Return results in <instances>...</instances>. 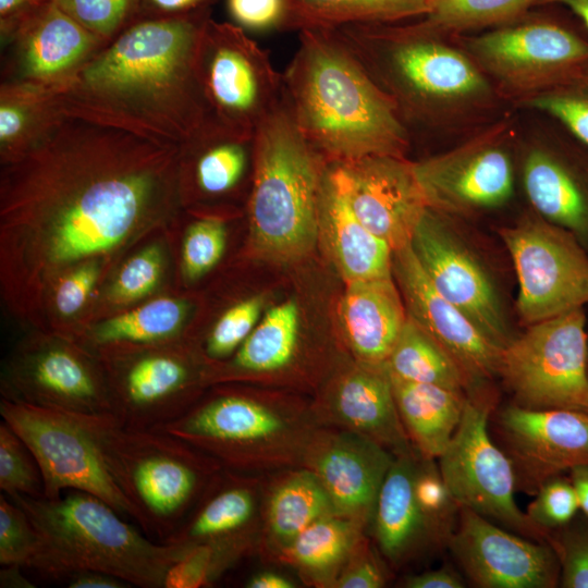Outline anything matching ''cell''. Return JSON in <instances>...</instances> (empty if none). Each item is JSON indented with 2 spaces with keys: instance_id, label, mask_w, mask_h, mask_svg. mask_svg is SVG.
I'll return each instance as SVG.
<instances>
[{
  "instance_id": "cell-51",
  "label": "cell",
  "mask_w": 588,
  "mask_h": 588,
  "mask_svg": "<svg viewBox=\"0 0 588 588\" xmlns=\"http://www.w3.org/2000/svg\"><path fill=\"white\" fill-rule=\"evenodd\" d=\"M535 494L536 498L527 505L526 515L548 535L578 514V499L569 477L559 475L549 478Z\"/></svg>"
},
{
  "instance_id": "cell-26",
  "label": "cell",
  "mask_w": 588,
  "mask_h": 588,
  "mask_svg": "<svg viewBox=\"0 0 588 588\" xmlns=\"http://www.w3.org/2000/svg\"><path fill=\"white\" fill-rule=\"evenodd\" d=\"M222 470L163 542L180 547L211 544L234 563L259 546L261 510L258 486L233 470Z\"/></svg>"
},
{
  "instance_id": "cell-54",
  "label": "cell",
  "mask_w": 588,
  "mask_h": 588,
  "mask_svg": "<svg viewBox=\"0 0 588 588\" xmlns=\"http://www.w3.org/2000/svg\"><path fill=\"white\" fill-rule=\"evenodd\" d=\"M234 24L243 29H281L286 13L285 0H226Z\"/></svg>"
},
{
  "instance_id": "cell-14",
  "label": "cell",
  "mask_w": 588,
  "mask_h": 588,
  "mask_svg": "<svg viewBox=\"0 0 588 588\" xmlns=\"http://www.w3.org/2000/svg\"><path fill=\"white\" fill-rule=\"evenodd\" d=\"M163 345L99 348L112 415L124 428L158 430L198 400L199 372L188 354Z\"/></svg>"
},
{
  "instance_id": "cell-18",
  "label": "cell",
  "mask_w": 588,
  "mask_h": 588,
  "mask_svg": "<svg viewBox=\"0 0 588 588\" xmlns=\"http://www.w3.org/2000/svg\"><path fill=\"white\" fill-rule=\"evenodd\" d=\"M358 220L392 250L411 244L429 208L406 157L369 156L327 163Z\"/></svg>"
},
{
  "instance_id": "cell-31",
  "label": "cell",
  "mask_w": 588,
  "mask_h": 588,
  "mask_svg": "<svg viewBox=\"0 0 588 588\" xmlns=\"http://www.w3.org/2000/svg\"><path fill=\"white\" fill-rule=\"evenodd\" d=\"M419 456L416 450L394 456L371 519L381 553L395 564L429 546L439 547L415 493Z\"/></svg>"
},
{
  "instance_id": "cell-55",
  "label": "cell",
  "mask_w": 588,
  "mask_h": 588,
  "mask_svg": "<svg viewBox=\"0 0 588 588\" xmlns=\"http://www.w3.org/2000/svg\"><path fill=\"white\" fill-rule=\"evenodd\" d=\"M51 0H0V39L7 42L16 30Z\"/></svg>"
},
{
  "instance_id": "cell-23",
  "label": "cell",
  "mask_w": 588,
  "mask_h": 588,
  "mask_svg": "<svg viewBox=\"0 0 588 588\" xmlns=\"http://www.w3.org/2000/svg\"><path fill=\"white\" fill-rule=\"evenodd\" d=\"M394 456L355 432L318 426L301 466L319 479L336 515L366 528L371 524L379 491Z\"/></svg>"
},
{
  "instance_id": "cell-13",
  "label": "cell",
  "mask_w": 588,
  "mask_h": 588,
  "mask_svg": "<svg viewBox=\"0 0 588 588\" xmlns=\"http://www.w3.org/2000/svg\"><path fill=\"white\" fill-rule=\"evenodd\" d=\"M492 407L487 395H467L461 422L438 457L443 480L461 507L520 536L548 541L549 535L517 506L513 464L488 432Z\"/></svg>"
},
{
  "instance_id": "cell-17",
  "label": "cell",
  "mask_w": 588,
  "mask_h": 588,
  "mask_svg": "<svg viewBox=\"0 0 588 588\" xmlns=\"http://www.w3.org/2000/svg\"><path fill=\"white\" fill-rule=\"evenodd\" d=\"M443 213L428 208L411 246L434 289L457 307L495 345L512 336L494 285Z\"/></svg>"
},
{
  "instance_id": "cell-28",
  "label": "cell",
  "mask_w": 588,
  "mask_h": 588,
  "mask_svg": "<svg viewBox=\"0 0 588 588\" xmlns=\"http://www.w3.org/2000/svg\"><path fill=\"white\" fill-rule=\"evenodd\" d=\"M318 223L319 238L346 283L393 278L392 248L358 220L327 167Z\"/></svg>"
},
{
  "instance_id": "cell-37",
  "label": "cell",
  "mask_w": 588,
  "mask_h": 588,
  "mask_svg": "<svg viewBox=\"0 0 588 588\" xmlns=\"http://www.w3.org/2000/svg\"><path fill=\"white\" fill-rule=\"evenodd\" d=\"M282 30L335 29L348 25L390 24L429 10V0H285Z\"/></svg>"
},
{
  "instance_id": "cell-33",
  "label": "cell",
  "mask_w": 588,
  "mask_h": 588,
  "mask_svg": "<svg viewBox=\"0 0 588 588\" xmlns=\"http://www.w3.org/2000/svg\"><path fill=\"white\" fill-rule=\"evenodd\" d=\"M299 309L290 299L273 306L212 379H270L286 376L301 355Z\"/></svg>"
},
{
  "instance_id": "cell-16",
  "label": "cell",
  "mask_w": 588,
  "mask_h": 588,
  "mask_svg": "<svg viewBox=\"0 0 588 588\" xmlns=\"http://www.w3.org/2000/svg\"><path fill=\"white\" fill-rule=\"evenodd\" d=\"M513 137L501 121L451 150L412 161L428 206L469 215L507 203L514 192Z\"/></svg>"
},
{
  "instance_id": "cell-61",
  "label": "cell",
  "mask_w": 588,
  "mask_h": 588,
  "mask_svg": "<svg viewBox=\"0 0 588 588\" xmlns=\"http://www.w3.org/2000/svg\"><path fill=\"white\" fill-rule=\"evenodd\" d=\"M22 568L19 566H2L1 587H33L32 583L22 576Z\"/></svg>"
},
{
  "instance_id": "cell-57",
  "label": "cell",
  "mask_w": 588,
  "mask_h": 588,
  "mask_svg": "<svg viewBox=\"0 0 588 588\" xmlns=\"http://www.w3.org/2000/svg\"><path fill=\"white\" fill-rule=\"evenodd\" d=\"M404 586L407 588H464L462 576L449 566L408 576Z\"/></svg>"
},
{
  "instance_id": "cell-22",
  "label": "cell",
  "mask_w": 588,
  "mask_h": 588,
  "mask_svg": "<svg viewBox=\"0 0 588 588\" xmlns=\"http://www.w3.org/2000/svg\"><path fill=\"white\" fill-rule=\"evenodd\" d=\"M393 277L407 316L453 357L469 383L470 394L499 376L503 348L434 289L411 244L393 252Z\"/></svg>"
},
{
  "instance_id": "cell-40",
  "label": "cell",
  "mask_w": 588,
  "mask_h": 588,
  "mask_svg": "<svg viewBox=\"0 0 588 588\" xmlns=\"http://www.w3.org/2000/svg\"><path fill=\"white\" fill-rule=\"evenodd\" d=\"M543 0H429V10L420 22L441 34L494 27L522 17Z\"/></svg>"
},
{
  "instance_id": "cell-11",
  "label": "cell",
  "mask_w": 588,
  "mask_h": 588,
  "mask_svg": "<svg viewBox=\"0 0 588 588\" xmlns=\"http://www.w3.org/2000/svg\"><path fill=\"white\" fill-rule=\"evenodd\" d=\"M2 420L28 445L42 474L45 498L70 490L96 495L138 524L114 481L93 426V416L2 400Z\"/></svg>"
},
{
  "instance_id": "cell-20",
  "label": "cell",
  "mask_w": 588,
  "mask_h": 588,
  "mask_svg": "<svg viewBox=\"0 0 588 588\" xmlns=\"http://www.w3.org/2000/svg\"><path fill=\"white\" fill-rule=\"evenodd\" d=\"M4 400L78 415H112L102 364L97 367L66 343L23 350L11 364Z\"/></svg>"
},
{
  "instance_id": "cell-62",
  "label": "cell",
  "mask_w": 588,
  "mask_h": 588,
  "mask_svg": "<svg viewBox=\"0 0 588 588\" xmlns=\"http://www.w3.org/2000/svg\"><path fill=\"white\" fill-rule=\"evenodd\" d=\"M542 3H558L567 7L588 29V0H543Z\"/></svg>"
},
{
  "instance_id": "cell-36",
  "label": "cell",
  "mask_w": 588,
  "mask_h": 588,
  "mask_svg": "<svg viewBox=\"0 0 588 588\" xmlns=\"http://www.w3.org/2000/svg\"><path fill=\"white\" fill-rule=\"evenodd\" d=\"M64 115L56 90L23 83H0V161L24 154Z\"/></svg>"
},
{
  "instance_id": "cell-1",
  "label": "cell",
  "mask_w": 588,
  "mask_h": 588,
  "mask_svg": "<svg viewBox=\"0 0 588 588\" xmlns=\"http://www.w3.org/2000/svg\"><path fill=\"white\" fill-rule=\"evenodd\" d=\"M181 205L179 146L64 114L1 163L4 303L38 321L63 274L87 262L102 266Z\"/></svg>"
},
{
  "instance_id": "cell-8",
  "label": "cell",
  "mask_w": 588,
  "mask_h": 588,
  "mask_svg": "<svg viewBox=\"0 0 588 588\" xmlns=\"http://www.w3.org/2000/svg\"><path fill=\"white\" fill-rule=\"evenodd\" d=\"M108 468L135 509L138 525L166 540L223 468L215 458L162 430L122 427L93 416Z\"/></svg>"
},
{
  "instance_id": "cell-39",
  "label": "cell",
  "mask_w": 588,
  "mask_h": 588,
  "mask_svg": "<svg viewBox=\"0 0 588 588\" xmlns=\"http://www.w3.org/2000/svg\"><path fill=\"white\" fill-rule=\"evenodd\" d=\"M186 313L184 301L159 297L99 323L90 340L98 348L166 344L177 334Z\"/></svg>"
},
{
  "instance_id": "cell-49",
  "label": "cell",
  "mask_w": 588,
  "mask_h": 588,
  "mask_svg": "<svg viewBox=\"0 0 588 588\" xmlns=\"http://www.w3.org/2000/svg\"><path fill=\"white\" fill-rule=\"evenodd\" d=\"M163 252L157 244L149 245L130 257L113 280L109 298L123 305L148 295L158 284L163 271Z\"/></svg>"
},
{
  "instance_id": "cell-41",
  "label": "cell",
  "mask_w": 588,
  "mask_h": 588,
  "mask_svg": "<svg viewBox=\"0 0 588 588\" xmlns=\"http://www.w3.org/2000/svg\"><path fill=\"white\" fill-rule=\"evenodd\" d=\"M519 103L552 117L588 147V64Z\"/></svg>"
},
{
  "instance_id": "cell-47",
  "label": "cell",
  "mask_w": 588,
  "mask_h": 588,
  "mask_svg": "<svg viewBox=\"0 0 588 588\" xmlns=\"http://www.w3.org/2000/svg\"><path fill=\"white\" fill-rule=\"evenodd\" d=\"M226 244V229L218 218L194 221L186 230L182 246V271L186 280L195 281L211 270L221 259Z\"/></svg>"
},
{
  "instance_id": "cell-4",
  "label": "cell",
  "mask_w": 588,
  "mask_h": 588,
  "mask_svg": "<svg viewBox=\"0 0 588 588\" xmlns=\"http://www.w3.org/2000/svg\"><path fill=\"white\" fill-rule=\"evenodd\" d=\"M411 127H439L486 109L498 93L464 50L421 23L335 28Z\"/></svg>"
},
{
  "instance_id": "cell-27",
  "label": "cell",
  "mask_w": 588,
  "mask_h": 588,
  "mask_svg": "<svg viewBox=\"0 0 588 588\" xmlns=\"http://www.w3.org/2000/svg\"><path fill=\"white\" fill-rule=\"evenodd\" d=\"M180 192L187 198L232 195L254 174L255 136L230 131L208 120L179 146Z\"/></svg>"
},
{
  "instance_id": "cell-32",
  "label": "cell",
  "mask_w": 588,
  "mask_h": 588,
  "mask_svg": "<svg viewBox=\"0 0 588 588\" xmlns=\"http://www.w3.org/2000/svg\"><path fill=\"white\" fill-rule=\"evenodd\" d=\"M332 515L333 503L316 475L292 467L277 478L261 505L258 548L274 558L311 524Z\"/></svg>"
},
{
  "instance_id": "cell-38",
  "label": "cell",
  "mask_w": 588,
  "mask_h": 588,
  "mask_svg": "<svg viewBox=\"0 0 588 588\" xmlns=\"http://www.w3.org/2000/svg\"><path fill=\"white\" fill-rule=\"evenodd\" d=\"M384 364L391 375L403 380L462 393L469 390V383L453 357L408 316Z\"/></svg>"
},
{
  "instance_id": "cell-52",
  "label": "cell",
  "mask_w": 588,
  "mask_h": 588,
  "mask_svg": "<svg viewBox=\"0 0 588 588\" xmlns=\"http://www.w3.org/2000/svg\"><path fill=\"white\" fill-rule=\"evenodd\" d=\"M101 268L98 262H87L68 271L54 284L49 307L62 318L74 316L90 296Z\"/></svg>"
},
{
  "instance_id": "cell-42",
  "label": "cell",
  "mask_w": 588,
  "mask_h": 588,
  "mask_svg": "<svg viewBox=\"0 0 588 588\" xmlns=\"http://www.w3.org/2000/svg\"><path fill=\"white\" fill-rule=\"evenodd\" d=\"M415 493L439 547H448L457 526L461 506L446 487L434 458L419 456Z\"/></svg>"
},
{
  "instance_id": "cell-10",
  "label": "cell",
  "mask_w": 588,
  "mask_h": 588,
  "mask_svg": "<svg viewBox=\"0 0 588 588\" xmlns=\"http://www.w3.org/2000/svg\"><path fill=\"white\" fill-rule=\"evenodd\" d=\"M499 376L522 407L588 414V335L583 308L528 326L503 348Z\"/></svg>"
},
{
  "instance_id": "cell-29",
  "label": "cell",
  "mask_w": 588,
  "mask_h": 588,
  "mask_svg": "<svg viewBox=\"0 0 588 588\" xmlns=\"http://www.w3.org/2000/svg\"><path fill=\"white\" fill-rule=\"evenodd\" d=\"M525 193L539 217L588 243V177L561 150L543 143L526 147Z\"/></svg>"
},
{
  "instance_id": "cell-25",
  "label": "cell",
  "mask_w": 588,
  "mask_h": 588,
  "mask_svg": "<svg viewBox=\"0 0 588 588\" xmlns=\"http://www.w3.org/2000/svg\"><path fill=\"white\" fill-rule=\"evenodd\" d=\"M311 409L319 426L355 432L394 455L416 450L399 415L384 363L354 359L335 373Z\"/></svg>"
},
{
  "instance_id": "cell-15",
  "label": "cell",
  "mask_w": 588,
  "mask_h": 588,
  "mask_svg": "<svg viewBox=\"0 0 588 588\" xmlns=\"http://www.w3.org/2000/svg\"><path fill=\"white\" fill-rule=\"evenodd\" d=\"M500 235L515 267L516 308L525 326L588 303V255L574 234L541 217H527Z\"/></svg>"
},
{
  "instance_id": "cell-12",
  "label": "cell",
  "mask_w": 588,
  "mask_h": 588,
  "mask_svg": "<svg viewBox=\"0 0 588 588\" xmlns=\"http://www.w3.org/2000/svg\"><path fill=\"white\" fill-rule=\"evenodd\" d=\"M464 50L495 91L518 102L588 64V40L548 20L522 17L469 37Z\"/></svg>"
},
{
  "instance_id": "cell-43",
  "label": "cell",
  "mask_w": 588,
  "mask_h": 588,
  "mask_svg": "<svg viewBox=\"0 0 588 588\" xmlns=\"http://www.w3.org/2000/svg\"><path fill=\"white\" fill-rule=\"evenodd\" d=\"M0 489L8 497H45L42 474L33 452L3 420L0 424Z\"/></svg>"
},
{
  "instance_id": "cell-21",
  "label": "cell",
  "mask_w": 588,
  "mask_h": 588,
  "mask_svg": "<svg viewBox=\"0 0 588 588\" xmlns=\"http://www.w3.org/2000/svg\"><path fill=\"white\" fill-rule=\"evenodd\" d=\"M499 433L516 477V489L535 494L542 482L588 465V414L530 409L517 404L498 416Z\"/></svg>"
},
{
  "instance_id": "cell-56",
  "label": "cell",
  "mask_w": 588,
  "mask_h": 588,
  "mask_svg": "<svg viewBox=\"0 0 588 588\" xmlns=\"http://www.w3.org/2000/svg\"><path fill=\"white\" fill-rule=\"evenodd\" d=\"M217 1L218 0H140L137 19L168 17L189 14L211 9Z\"/></svg>"
},
{
  "instance_id": "cell-34",
  "label": "cell",
  "mask_w": 588,
  "mask_h": 588,
  "mask_svg": "<svg viewBox=\"0 0 588 588\" xmlns=\"http://www.w3.org/2000/svg\"><path fill=\"white\" fill-rule=\"evenodd\" d=\"M389 375L399 415L413 446L424 457L438 458L461 422L466 393Z\"/></svg>"
},
{
  "instance_id": "cell-2",
  "label": "cell",
  "mask_w": 588,
  "mask_h": 588,
  "mask_svg": "<svg viewBox=\"0 0 588 588\" xmlns=\"http://www.w3.org/2000/svg\"><path fill=\"white\" fill-rule=\"evenodd\" d=\"M210 16L135 20L56 91L61 111L180 146L208 121L197 58Z\"/></svg>"
},
{
  "instance_id": "cell-59",
  "label": "cell",
  "mask_w": 588,
  "mask_h": 588,
  "mask_svg": "<svg viewBox=\"0 0 588 588\" xmlns=\"http://www.w3.org/2000/svg\"><path fill=\"white\" fill-rule=\"evenodd\" d=\"M568 473L577 494L579 510L588 517V465L575 466Z\"/></svg>"
},
{
  "instance_id": "cell-60",
  "label": "cell",
  "mask_w": 588,
  "mask_h": 588,
  "mask_svg": "<svg viewBox=\"0 0 588 588\" xmlns=\"http://www.w3.org/2000/svg\"><path fill=\"white\" fill-rule=\"evenodd\" d=\"M246 587L249 588H293L295 585L285 576L274 572H261L252 576Z\"/></svg>"
},
{
  "instance_id": "cell-6",
  "label": "cell",
  "mask_w": 588,
  "mask_h": 588,
  "mask_svg": "<svg viewBox=\"0 0 588 588\" xmlns=\"http://www.w3.org/2000/svg\"><path fill=\"white\" fill-rule=\"evenodd\" d=\"M326 167L283 98L255 133L247 206L249 247L256 258L291 265L313 253L319 241L318 206Z\"/></svg>"
},
{
  "instance_id": "cell-30",
  "label": "cell",
  "mask_w": 588,
  "mask_h": 588,
  "mask_svg": "<svg viewBox=\"0 0 588 588\" xmlns=\"http://www.w3.org/2000/svg\"><path fill=\"white\" fill-rule=\"evenodd\" d=\"M339 316L347 348L367 364L385 363L407 320L394 277L346 283Z\"/></svg>"
},
{
  "instance_id": "cell-58",
  "label": "cell",
  "mask_w": 588,
  "mask_h": 588,
  "mask_svg": "<svg viewBox=\"0 0 588 588\" xmlns=\"http://www.w3.org/2000/svg\"><path fill=\"white\" fill-rule=\"evenodd\" d=\"M63 580L70 588H125L122 579L97 571H78L66 575Z\"/></svg>"
},
{
  "instance_id": "cell-7",
  "label": "cell",
  "mask_w": 588,
  "mask_h": 588,
  "mask_svg": "<svg viewBox=\"0 0 588 588\" xmlns=\"http://www.w3.org/2000/svg\"><path fill=\"white\" fill-rule=\"evenodd\" d=\"M318 426L311 404L220 390L198 399L158 430L198 449L228 470L250 473L301 466Z\"/></svg>"
},
{
  "instance_id": "cell-3",
  "label": "cell",
  "mask_w": 588,
  "mask_h": 588,
  "mask_svg": "<svg viewBox=\"0 0 588 588\" xmlns=\"http://www.w3.org/2000/svg\"><path fill=\"white\" fill-rule=\"evenodd\" d=\"M282 76L283 98L297 128L327 163L406 157L411 133L394 102L336 29L298 32Z\"/></svg>"
},
{
  "instance_id": "cell-35",
  "label": "cell",
  "mask_w": 588,
  "mask_h": 588,
  "mask_svg": "<svg viewBox=\"0 0 588 588\" xmlns=\"http://www.w3.org/2000/svg\"><path fill=\"white\" fill-rule=\"evenodd\" d=\"M364 531L365 527L352 519L328 516L303 530L274 559L295 568L309 585L333 588Z\"/></svg>"
},
{
  "instance_id": "cell-5",
  "label": "cell",
  "mask_w": 588,
  "mask_h": 588,
  "mask_svg": "<svg viewBox=\"0 0 588 588\" xmlns=\"http://www.w3.org/2000/svg\"><path fill=\"white\" fill-rule=\"evenodd\" d=\"M28 515L39 549L30 568L63 579L78 571L115 576L130 587L162 588L182 547L152 542L102 499L70 490L59 498L9 497Z\"/></svg>"
},
{
  "instance_id": "cell-50",
  "label": "cell",
  "mask_w": 588,
  "mask_h": 588,
  "mask_svg": "<svg viewBox=\"0 0 588 588\" xmlns=\"http://www.w3.org/2000/svg\"><path fill=\"white\" fill-rule=\"evenodd\" d=\"M232 564L211 544L182 547V551L164 574L162 588L205 587Z\"/></svg>"
},
{
  "instance_id": "cell-44",
  "label": "cell",
  "mask_w": 588,
  "mask_h": 588,
  "mask_svg": "<svg viewBox=\"0 0 588 588\" xmlns=\"http://www.w3.org/2000/svg\"><path fill=\"white\" fill-rule=\"evenodd\" d=\"M140 0H53L106 45L132 24Z\"/></svg>"
},
{
  "instance_id": "cell-45",
  "label": "cell",
  "mask_w": 588,
  "mask_h": 588,
  "mask_svg": "<svg viewBox=\"0 0 588 588\" xmlns=\"http://www.w3.org/2000/svg\"><path fill=\"white\" fill-rule=\"evenodd\" d=\"M262 307V297L253 296L226 309L206 339L204 354L207 359H229L259 322Z\"/></svg>"
},
{
  "instance_id": "cell-24",
  "label": "cell",
  "mask_w": 588,
  "mask_h": 588,
  "mask_svg": "<svg viewBox=\"0 0 588 588\" xmlns=\"http://www.w3.org/2000/svg\"><path fill=\"white\" fill-rule=\"evenodd\" d=\"M106 44L49 1L1 45V82L59 90Z\"/></svg>"
},
{
  "instance_id": "cell-48",
  "label": "cell",
  "mask_w": 588,
  "mask_h": 588,
  "mask_svg": "<svg viewBox=\"0 0 588 588\" xmlns=\"http://www.w3.org/2000/svg\"><path fill=\"white\" fill-rule=\"evenodd\" d=\"M548 541L560 564V586L588 588V517L575 516L549 532Z\"/></svg>"
},
{
  "instance_id": "cell-46",
  "label": "cell",
  "mask_w": 588,
  "mask_h": 588,
  "mask_svg": "<svg viewBox=\"0 0 588 588\" xmlns=\"http://www.w3.org/2000/svg\"><path fill=\"white\" fill-rule=\"evenodd\" d=\"M39 538L26 512L5 494L0 497V564L30 568Z\"/></svg>"
},
{
  "instance_id": "cell-19",
  "label": "cell",
  "mask_w": 588,
  "mask_h": 588,
  "mask_svg": "<svg viewBox=\"0 0 588 588\" xmlns=\"http://www.w3.org/2000/svg\"><path fill=\"white\" fill-rule=\"evenodd\" d=\"M462 569L481 588H552L560 564L548 541L520 536L461 507L448 543Z\"/></svg>"
},
{
  "instance_id": "cell-9",
  "label": "cell",
  "mask_w": 588,
  "mask_h": 588,
  "mask_svg": "<svg viewBox=\"0 0 588 588\" xmlns=\"http://www.w3.org/2000/svg\"><path fill=\"white\" fill-rule=\"evenodd\" d=\"M197 70L208 120L235 133L255 136L283 99V76L268 50L234 23L206 21Z\"/></svg>"
},
{
  "instance_id": "cell-53",
  "label": "cell",
  "mask_w": 588,
  "mask_h": 588,
  "mask_svg": "<svg viewBox=\"0 0 588 588\" xmlns=\"http://www.w3.org/2000/svg\"><path fill=\"white\" fill-rule=\"evenodd\" d=\"M387 571L369 540L363 536L352 550L333 588H381L387 583Z\"/></svg>"
}]
</instances>
